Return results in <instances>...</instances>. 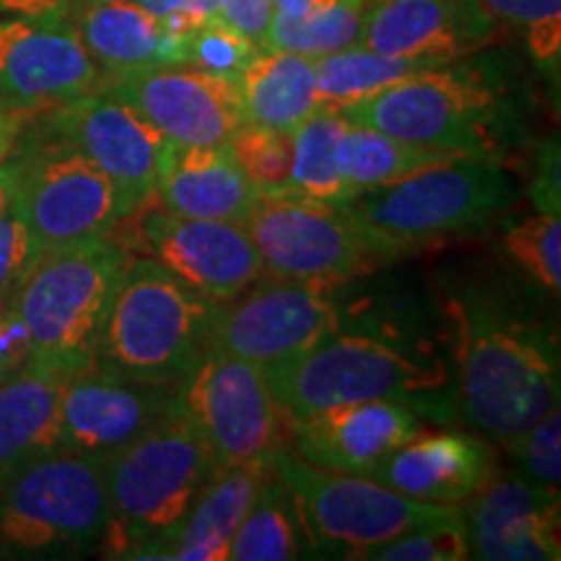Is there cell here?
I'll return each mask as SVG.
<instances>
[{
  "mask_svg": "<svg viewBox=\"0 0 561 561\" xmlns=\"http://www.w3.org/2000/svg\"><path fill=\"white\" fill-rule=\"evenodd\" d=\"M468 510L471 557L483 561H557L561 557L559 491L525 476L496 473Z\"/></svg>",
  "mask_w": 561,
  "mask_h": 561,
  "instance_id": "cell-21",
  "label": "cell"
},
{
  "mask_svg": "<svg viewBox=\"0 0 561 561\" xmlns=\"http://www.w3.org/2000/svg\"><path fill=\"white\" fill-rule=\"evenodd\" d=\"M161 21L167 34V62L182 60V45L191 34L216 19L219 0H140Z\"/></svg>",
  "mask_w": 561,
  "mask_h": 561,
  "instance_id": "cell-39",
  "label": "cell"
},
{
  "mask_svg": "<svg viewBox=\"0 0 561 561\" xmlns=\"http://www.w3.org/2000/svg\"><path fill=\"white\" fill-rule=\"evenodd\" d=\"M559 140H546L536 151V167L530 178V198L541 214L559 216Z\"/></svg>",
  "mask_w": 561,
  "mask_h": 561,
  "instance_id": "cell-42",
  "label": "cell"
},
{
  "mask_svg": "<svg viewBox=\"0 0 561 561\" xmlns=\"http://www.w3.org/2000/svg\"><path fill=\"white\" fill-rule=\"evenodd\" d=\"M348 117L335 110H318L291 133V174L286 191L307 201L346 206L356 191L339 167V140Z\"/></svg>",
  "mask_w": 561,
  "mask_h": 561,
  "instance_id": "cell-29",
  "label": "cell"
},
{
  "mask_svg": "<svg viewBox=\"0 0 561 561\" xmlns=\"http://www.w3.org/2000/svg\"><path fill=\"white\" fill-rule=\"evenodd\" d=\"M312 5V0H273V11L278 13V16H301L307 9Z\"/></svg>",
  "mask_w": 561,
  "mask_h": 561,
  "instance_id": "cell-47",
  "label": "cell"
},
{
  "mask_svg": "<svg viewBox=\"0 0 561 561\" xmlns=\"http://www.w3.org/2000/svg\"><path fill=\"white\" fill-rule=\"evenodd\" d=\"M496 37L500 24L483 0H371L359 45L439 66L468 58Z\"/></svg>",
  "mask_w": 561,
  "mask_h": 561,
  "instance_id": "cell-19",
  "label": "cell"
},
{
  "mask_svg": "<svg viewBox=\"0 0 561 561\" xmlns=\"http://www.w3.org/2000/svg\"><path fill=\"white\" fill-rule=\"evenodd\" d=\"M268 468L289 486L307 541L346 559H367L377 546L458 510L411 500L369 476L310 466L289 447L273 453Z\"/></svg>",
  "mask_w": 561,
  "mask_h": 561,
  "instance_id": "cell-8",
  "label": "cell"
},
{
  "mask_svg": "<svg viewBox=\"0 0 561 561\" xmlns=\"http://www.w3.org/2000/svg\"><path fill=\"white\" fill-rule=\"evenodd\" d=\"M130 219H138V248L203 297L231 301L265 276L244 224L187 219L151 203Z\"/></svg>",
  "mask_w": 561,
  "mask_h": 561,
  "instance_id": "cell-15",
  "label": "cell"
},
{
  "mask_svg": "<svg viewBox=\"0 0 561 561\" xmlns=\"http://www.w3.org/2000/svg\"><path fill=\"white\" fill-rule=\"evenodd\" d=\"M257 50L261 47L255 42L242 37L240 32H234L216 16L201 24L185 39L180 62H187V66L208 70V73L216 76H227V79H237L244 66L255 58Z\"/></svg>",
  "mask_w": 561,
  "mask_h": 561,
  "instance_id": "cell-37",
  "label": "cell"
},
{
  "mask_svg": "<svg viewBox=\"0 0 561 561\" xmlns=\"http://www.w3.org/2000/svg\"><path fill=\"white\" fill-rule=\"evenodd\" d=\"M496 476L491 445L479 434L421 430L369 471L382 486L411 500L460 507Z\"/></svg>",
  "mask_w": 561,
  "mask_h": 561,
  "instance_id": "cell-22",
  "label": "cell"
},
{
  "mask_svg": "<svg viewBox=\"0 0 561 561\" xmlns=\"http://www.w3.org/2000/svg\"><path fill=\"white\" fill-rule=\"evenodd\" d=\"M512 195L515 182L500 161L455 157L356 193L343 208L388 261L401 252L476 234L510 206Z\"/></svg>",
  "mask_w": 561,
  "mask_h": 561,
  "instance_id": "cell-5",
  "label": "cell"
},
{
  "mask_svg": "<svg viewBox=\"0 0 561 561\" xmlns=\"http://www.w3.org/2000/svg\"><path fill=\"white\" fill-rule=\"evenodd\" d=\"M47 128L70 140L115 182L125 216L157 198V174L167 138L117 94L102 87L53 104Z\"/></svg>",
  "mask_w": 561,
  "mask_h": 561,
  "instance_id": "cell-16",
  "label": "cell"
},
{
  "mask_svg": "<svg viewBox=\"0 0 561 561\" xmlns=\"http://www.w3.org/2000/svg\"><path fill=\"white\" fill-rule=\"evenodd\" d=\"M32 359L30 335L16 318L11 299L0 301V382Z\"/></svg>",
  "mask_w": 561,
  "mask_h": 561,
  "instance_id": "cell-43",
  "label": "cell"
},
{
  "mask_svg": "<svg viewBox=\"0 0 561 561\" xmlns=\"http://www.w3.org/2000/svg\"><path fill=\"white\" fill-rule=\"evenodd\" d=\"M104 89L128 102L161 136L180 146H227L244 123L237 79L187 62H157L107 76Z\"/></svg>",
  "mask_w": 561,
  "mask_h": 561,
  "instance_id": "cell-14",
  "label": "cell"
},
{
  "mask_svg": "<svg viewBox=\"0 0 561 561\" xmlns=\"http://www.w3.org/2000/svg\"><path fill=\"white\" fill-rule=\"evenodd\" d=\"M244 229L261 255L265 276L335 286L382 263L346 208L289 191L257 195Z\"/></svg>",
  "mask_w": 561,
  "mask_h": 561,
  "instance_id": "cell-12",
  "label": "cell"
},
{
  "mask_svg": "<svg viewBox=\"0 0 561 561\" xmlns=\"http://www.w3.org/2000/svg\"><path fill=\"white\" fill-rule=\"evenodd\" d=\"M286 419L343 403L396 401L421 416L445 419L450 369L401 343L335 331L299 359L263 371Z\"/></svg>",
  "mask_w": 561,
  "mask_h": 561,
  "instance_id": "cell-4",
  "label": "cell"
},
{
  "mask_svg": "<svg viewBox=\"0 0 561 561\" xmlns=\"http://www.w3.org/2000/svg\"><path fill=\"white\" fill-rule=\"evenodd\" d=\"M273 0H219V16L224 24L240 32L242 37L255 42L257 47L265 45L273 21Z\"/></svg>",
  "mask_w": 561,
  "mask_h": 561,
  "instance_id": "cell-41",
  "label": "cell"
},
{
  "mask_svg": "<svg viewBox=\"0 0 561 561\" xmlns=\"http://www.w3.org/2000/svg\"><path fill=\"white\" fill-rule=\"evenodd\" d=\"M367 3H371V0H367Z\"/></svg>",
  "mask_w": 561,
  "mask_h": 561,
  "instance_id": "cell-48",
  "label": "cell"
},
{
  "mask_svg": "<svg viewBox=\"0 0 561 561\" xmlns=\"http://www.w3.org/2000/svg\"><path fill=\"white\" fill-rule=\"evenodd\" d=\"M34 110L21 107H0V161H5L16 149V144L24 136L26 123Z\"/></svg>",
  "mask_w": 561,
  "mask_h": 561,
  "instance_id": "cell-44",
  "label": "cell"
},
{
  "mask_svg": "<svg viewBox=\"0 0 561 561\" xmlns=\"http://www.w3.org/2000/svg\"><path fill=\"white\" fill-rule=\"evenodd\" d=\"M70 0H0V13H13V16H66Z\"/></svg>",
  "mask_w": 561,
  "mask_h": 561,
  "instance_id": "cell-45",
  "label": "cell"
},
{
  "mask_svg": "<svg viewBox=\"0 0 561 561\" xmlns=\"http://www.w3.org/2000/svg\"><path fill=\"white\" fill-rule=\"evenodd\" d=\"M507 450L520 462V476L538 486L559 491L561 481V413L551 409L517 437Z\"/></svg>",
  "mask_w": 561,
  "mask_h": 561,
  "instance_id": "cell-38",
  "label": "cell"
},
{
  "mask_svg": "<svg viewBox=\"0 0 561 561\" xmlns=\"http://www.w3.org/2000/svg\"><path fill=\"white\" fill-rule=\"evenodd\" d=\"M37 252V242L16 210L0 216V301L13 297Z\"/></svg>",
  "mask_w": 561,
  "mask_h": 561,
  "instance_id": "cell-40",
  "label": "cell"
},
{
  "mask_svg": "<svg viewBox=\"0 0 561 561\" xmlns=\"http://www.w3.org/2000/svg\"><path fill=\"white\" fill-rule=\"evenodd\" d=\"M507 261L546 297L561 291V221L553 214H530L510 221L502 231Z\"/></svg>",
  "mask_w": 561,
  "mask_h": 561,
  "instance_id": "cell-33",
  "label": "cell"
},
{
  "mask_svg": "<svg viewBox=\"0 0 561 561\" xmlns=\"http://www.w3.org/2000/svg\"><path fill=\"white\" fill-rule=\"evenodd\" d=\"M335 331H343V314L333 286L268 276L224 301L208 348L265 371L299 359Z\"/></svg>",
  "mask_w": 561,
  "mask_h": 561,
  "instance_id": "cell-13",
  "label": "cell"
},
{
  "mask_svg": "<svg viewBox=\"0 0 561 561\" xmlns=\"http://www.w3.org/2000/svg\"><path fill=\"white\" fill-rule=\"evenodd\" d=\"M224 301L208 299L151 257H128L96 364L138 382L172 385L208 348Z\"/></svg>",
  "mask_w": 561,
  "mask_h": 561,
  "instance_id": "cell-6",
  "label": "cell"
},
{
  "mask_svg": "<svg viewBox=\"0 0 561 561\" xmlns=\"http://www.w3.org/2000/svg\"><path fill=\"white\" fill-rule=\"evenodd\" d=\"M500 26L517 32L530 58L559 79L561 62V0H483Z\"/></svg>",
  "mask_w": 561,
  "mask_h": 561,
  "instance_id": "cell-34",
  "label": "cell"
},
{
  "mask_svg": "<svg viewBox=\"0 0 561 561\" xmlns=\"http://www.w3.org/2000/svg\"><path fill=\"white\" fill-rule=\"evenodd\" d=\"M305 528H301L297 502L289 486L276 473L265 479L252 500L248 515L234 533L229 559L234 561H289L305 553Z\"/></svg>",
  "mask_w": 561,
  "mask_h": 561,
  "instance_id": "cell-30",
  "label": "cell"
},
{
  "mask_svg": "<svg viewBox=\"0 0 561 561\" xmlns=\"http://www.w3.org/2000/svg\"><path fill=\"white\" fill-rule=\"evenodd\" d=\"M68 16H0V107L45 110L104 87Z\"/></svg>",
  "mask_w": 561,
  "mask_h": 561,
  "instance_id": "cell-17",
  "label": "cell"
},
{
  "mask_svg": "<svg viewBox=\"0 0 561 561\" xmlns=\"http://www.w3.org/2000/svg\"><path fill=\"white\" fill-rule=\"evenodd\" d=\"M450 159H455V153L409 144V140L351 121L339 140V167L356 193L390 185Z\"/></svg>",
  "mask_w": 561,
  "mask_h": 561,
  "instance_id": "cell-28",
  "label": "cell"
},
{
  "mask_svg": "<svg viewBox=\"0 0 561 561\" xmlns=\"http://www.w3.org/2000/svg\"><path fill=\"white\" fill-rule=\"evenodd\" d=\"M172 385L138 382L89 364L68 375L60 403V447L107 462L170 409Z\"/></svg>",
  "mask_w": 561,
  "mask_h": 561,
  "instance_id": "cell-18",
  "label": "cell"
},
{
  "mask_svg": "<svg viewBox=\"0 0 561 561\" xmlns=\"http://www.w3.org/2000/svg\"><path fill=\"white\" fill-rule=\"evenodd\" d=\"M66 16L104 76L167 62L164 26L140 0H70Z\"/></svg>",
  "mask_w": 561,
  "mask_h": 561,
  "instance_id": "cell-25",
  "label": "cell"
},
{
  "mask_svg": "<svg viewBox=\"0 0 561 561\" xmlns=\"http://www.w3.org/2000/svg\"><path fill=\"white\" fill-rule=\"evenodd\" d=\"M214 471L198 432L170 403L157 424L104 462L110 515L100 543L107 557L167 559Z\"/></svg>",
  "mask_w": 561,
  "mask_h": 561,
  "instance_id": "cell-3",
  "label": "cell"
},
{
  "mask_svg": "<svg viewBox=\"0 0 561 561\" xmlns=\"http://www.w3.org/2000/svg\"><path fill=\"white\" fill-rule=\"evenodd\" d=\"M268 466H234L214 471L201 489L191 515L185 517L167 559L178 561H224L234 533L248 515Z\"/></svg>",
  "mask_w": 561,
  "mask_h": 561,
  "instance_id": "cell-26",
  "label": "cell"
},
{
  "mask_svg": "<svg viewBox=\"0 0 561 561\" xmlns=\"http://www.w3.org/2000/svg\"><path fill=\"white\" fill-rule=\"evenodd\" d=\"M367 9V0H312L301 16L289 19L273 13L263 47L307 55L314 60L348 50L362 42Z\"/></svg>",
  "mask_w": 561,
  "mask_h": 561,
  "instance_id": "cell-32",
  "label": "cell"
},
{
  "mask_svg": "<svg viewBox=\"0 0 561 561\" xmlns=\"http://www.w3.org/2000/svg\"><path fill=\"white\" fill-rule=\"evenodd\" d=\"M453 328L460 411L473 432L510 447L559 409V331L553 320L491 280H460L442 297Z\"/></svg>",
  "mask_w": 561,
  "mask_h": 561,
  "instance_id": "cell-1",
  "label": "cell"
},
{
  "mask_svg": "<svg viewBox=\"0 0 561 561\" xmlns=\"http://www.w3.org/2000/svg\"><path fill=\"white\" fill-rule=\"evenodd\" d=\"M244 123L294 133L320 110L314 58L261 47L240 76Z\"/></svg>",
  "mask_w": 561,
  "mask_h": 561,
  "instance_id": "cell-27",
  "label": "cell"
},
{
  "mask_svg": "<svg viewBox=\"0 0 561 561\" xmlns=\"http://www.w3.org/2000/svg\"><path fill=\"white\" fill-rule=\"evenodd\" d=\"M367 559L380 561H466L471 559L466 517L460 507L437 520L416 525V528L377 546Z\"/></svg>",
  "mask_w": 561,
  "mask_h": 561,
  "instance_id": "cell-36",
  "label": "cell"
},
{
  "mask_svg": "<svg viewBox=\"0 0 561 561\" xmlns=\"http://www.w3.org/2000/svg\"><path fill=\"white\" fill-rule=\"evenodd\" d=\"M343 115L409 144L500 164L530 144L520 87L500 58L424 68Z\"/></svg>",
  "mask_w": 561,
  "mask_h": 561,
  "instance_id": "cell-2",
  "label": "cell"
},
{
  "mask_svg": "<svg viewBox=\"0 0 561 561\" xmlns=\"http://www.w3.org/2000/svg\"><path fill=\"white\" fill-rule=\"evenodd\" d=\"M13 198H16V180H13L11 161H0V216L13 210Z\"/></svg>",
  "mask_w": 561,
  "mask_h": 561,
  "instance_id": "cell-46",
  "label": "cell"
},
{
  "mask_svg": "<svg viewBox=\"0 0 561 561\" xmlns=\"http://www.w3.org/2000/svg\"><path fill=\"white\" fill-rule=\"evenodd\" d=\"M227 151L261 193L289 187L294 153L291 133L242 123L227 140Z\"/></svg>",
  "mask_w": 561,
  "mask_h": 561,
  "instance_id": "cell-35",
  "label": "cell"
},
{
  "mask_svg": "<svg viewBox=\"0 0 561 561\" xmlns=\"http://www.w3.org/2000/svg\"><path fill=\"white\" fill-rule=\"evenodd\" d=\"M432 66L437 62L396 58V55L375 53L364 45L325 55V58L314 60L320 107L343 112Z\"/></svg>",
  "mask_w": 561,
  "mask_h": 561,
  "instance_id": "cell-31",
  "label": "cell"
},
{
  "mask_svg": "<svg viewBox=\"0 0 561 561\" xmlns=\"http://www.w3.org/2000/svg\"><path fill=\"white\" fill-rule=\"evenodd\" d=\"M68 375L26 362L0 382V483L60 450V403Z\"/></svg>",
  "mask_w": 561,
  "mask_h": 561,
  "instance_id": "cell-24",
  "label": "cell"
},
{
  "mask_svg": "<svg viewBox=\"0 0 561 561\" xmlns=\"http://www.w3.org/2000/svg\"><path fill=\"white\" fill-rule=\"evenodd\" d=\"M424 416L396 401L343 403L286 419L289 450L310 466L339 473L369 476L371 468L413 434Z\"/></svg>",
  "mask_w": 561,
  "mask_h": 561,
  "instance_id": "cell-20",
  "label": "cell"
},
{
  "mask_svg": "<svg viewBox=\"0 0 561 561\" xmlns=\"http://www.w3.org/2000/svg\"><path fill=\"white\" fill-rule=\"evenodd\" d=\"M128 261L107 237L39 250L11 305L30 335L32 362L73 375L96 362L117 278Z\"/></svg>",
  "mask_w": 561,
  "mask_h": 561,
  "instance_id": "cell-7",
  "label": "cell"
},
{
  "mask_svg": "<svg viewBox=\"0 0 561 561\" xmlns=\"http://www.w3.org/2000/svg\"><path fill=\"white\" fill-rule=\"evenodd\" d=\"M9 161L16 180L13 210L37 250L110 237L125 219L115 182L53 128L26 144L21 138Z\"/></svg>",
  "mask_w": 561,
  "mask_h": 561,
  "instance_id": "cell-11",
  "label": "cell"
},
{
  "mask_svg": "<svg viewBox=\"0 0 561 561\" xmlns=\"http://www.w3.org/2000/svg\"><path fill=\"white\" fill-rule=\"evenodd\" d=\"M172 403L198 432L216 471L268 466L273 453L289 447L286 416L263 369L240 356L203 351L172 382Z\"/></svg>",
  "mask_w": 561,
  "mask_h": 561,
  "instance_id": "cell-9",
  "label": "cell"
},
{
  "mask_svg": "<svg viewBox=\"0 0 561 561\" xmlns=\"http://www.w3.org/2000/svg\"><path fill=\"white\" fill-rule=\"evenodd\" d=\"M0 486V543L9 549L83 551L100 543L110 515L102 460L60 447Z\"/></svg>",
  "mask_w": 561,
  "mask_h": 561,
  "instance_id": "cell-10",
  "label": "cell"
},
{
  "mask_svg": "<svg viewBox=\"0 0 561 561\" xmlns=\"http://www.w3.org/2000/svg\"><path fill=\"white\" fill-rule=\"evenodd\" d=\"M257 191L227 146H180L167 140L157 174V201L187 219L244 224Z\"/></svg>",
  "mask_w": 561,
  "mask_h": 561,
  "instance_id": "cell-23",
  "label": "cell"
}]
</instances>
